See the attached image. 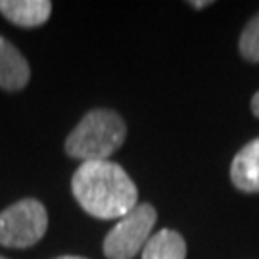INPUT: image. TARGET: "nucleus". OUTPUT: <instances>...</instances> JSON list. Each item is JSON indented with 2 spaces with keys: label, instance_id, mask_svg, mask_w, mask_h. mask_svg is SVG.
Masks as SVG:
<instances>
[{
  "label": "nucleus",
  "instance_id": "obj_1",
  "mask_svg": "<svg viewBox=\"0 0 259 259\" xmlns=\"http://www.w3.org/2000/svg\"><path fill=\"white\" fill-rule=\"evenodd\" d=\"M71 192L84 211L104 221L121 219L139 205L137 185L119 163L108 159L81 163L71 179Z\"/></svg>",
  "mask_w": 259,
  "mask_h": 259
},
{
  "label": "nucleus",
  "instance_id": "obj_2",
  "mask_svg": "<svg viewBox=\"0 0 259 259\" xmlns=\"http://www.w3.org/2000/svg\"><path fill=\"white\" fill-rule=\"evenodd\" d=\"M127 139V125L117 111H89L65 139L67 156L87 161H106L123 146Z\"/></svg>",
  "mask_w": 259,
  "mask_h": 259
},
{
  "label": "nucleus",
  "instance_id": "obj_3",
  "mask_svg": "<svg viewBox=\"0 0 259 259\" xmlns=\"http://www.w3.org/2000/svg\"><path fill=\"white\" fill-rule=\"evenodd\" d=\"M48 229L47 207L35 198H25L0 213V246L31 248Z\"/></svg>",
  "mask_w": 259,
  "mask_h": 259
},
{
  "label": "nucleus",
  "instance_id": "obj_4",
  "mask_svg": "<svg viewBox=\"0 0 259 259\" xmlns=\"http://www.w3.org/2000/svg\"><path fill=\"white\" fill-rule=\"evenodd\" d=\"M156 221L157 211L154 205H137L108 232L104 240V255L108 259H133L150 240Z\"/></svg>",
  "mask_w": 259,
  "mask_h": 259
},
{
  "label": "nucleus",
  "instance_id": "obj_5",
  "mask_svg": "<svg viewBox=\"0 0 259 259\" xmlns=\"http://www.w3.org/2000/svg\"><path fill=\"white\" fill-rule=\"evenodd\" d=\"M31 77L27 60L8 38L0 37V89L21 91Z\"/></svg>",
  "mask_w": 259,
  "mask_h": 259
},
{
  "label": "nucleus",
  "instance_id": "obj_6",
  "mask_svg": "<svg viewBox=\"0 0 259 259\" xmlns=\"http://www.w3.org/2000/svg\"><path fill=\"white\" fill-rule=\"evenodd\" d=\"M0 14L19 27H40L52 14L48 0H0Z\"/></svg>",
  "mask_w": 259,
  "mask_h": 259
},
{
  "label": "nucleus",
  "instance_id": "obj_7",
  "mask_svg": "<svg viewBox=\"0 0 259 259\" xmlns=\"http://www.w3.org/2000/svg\"><path fill=\"white\" fill-rule=\"evenodd\" d=\"M231 181L242 192H259V139L248 142L234 156Z\"/></svg>",
  "mask_w": 259,
  "mask_h": 259
},
{
  "label": "nucleus",
  "instance_id": "obj_8",
  "mask_svg": "<svg viewBox=\"0 0 259 259\" xmlns=\"http://www.w3.org/2000/svg\"><path fill=\"white\" fill-rule=\"evenodd\" d=\"M142 259H186V242L177 231L161 229L142 248Z\"/></svg>",
  "mask_w": 259,
  "mask_h": 259
},
{
  "label": "nucleus",
  "instance_id": "obj_9",
  "mask_svg": "<svg viewBox=\"0 0 259 259\" xmlns=\"http://www.w3.org/2000/svg\"><path fill=\"white\" fill-rule=\"evenodd\" d=\"M240 54L248 62H259V12L246 23L240 35Z\"/></svg>",
  "mask_w": 259,
  "mask_h": 259
},
{
  "label": "nucleus",
  "instance_id": "obj_10",
  "mask_svg": "<svg viewBox=\"0 0 259 259\" xmlns=\"http://www.w3.org/2000/svg\"><path fill=\"white\" fill-rule=\"evenodd\" d=\"M251 111H253L255 117H259V91L253 94V98H251Z\"/></svg>",
  "mask_w": 259,
  "mask_h": 259
},
{
  "label": "nucleus",
  "instance_id": "obj_11",
  "mask_svg": "<svg viewBox=\"0 0 259 259\" xmlns=\"http://www.w3.org/2000/svg\"><path fill=\"white\" fill-rule=\"evenodd\" d=\"M211 2H190V6H194V8H205V6H209Z\"/></svg>",
  "mask_w": 259,
  "mask_h": 259
},
{
  "label": "nucleus",
  "instance_id": "obj_12",
  "mask_svg": "<svg viewBox=\"0 0 259 259\" xmlns=\"http://www.w3.org/2000/svg\"><path fill=\"white\" fill-rule=\"evenodd\" d=\"M56 259H87V257H79V255H62V257H56Z\"/></svg>",
  "mask_w": 259,
  "mask_h": 259
},
{
  "label": "nucleus",
  "instance_id": "obj_13",
  "mask_svg": "<svg viewBox=\"0 0 259 259\" xmlns=\"http://www.w3.org/2000/svg\"><path fill=\"white\" fill-rule=\"evenodd\" d=\"M0 259H6V257H2V255H0Z\"/></svg>",
  "mask_w": 259,
  "mask_h": 259
}]
</instances>
